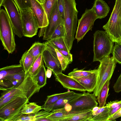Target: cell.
<instances>
[{"label": "cell", "instance_id": "3", "mask_svg": "<svg viewBox=\"0 0 121 121\" xmlns=\"http://www.w3.org/2000/svg\"><path fill=\"white\" fill-rule=\"evenodd\" d=\"M114 42L105 32L97 30L94 34L93 62L99 61L112 53Z\"/></svg>", "mask_w": 121, "mask_h": 121}, {"label": "cell", "instance_id": "18", "mask_svg": "<svg viewBox=\"0 0 121 121\" xmlns=\"http://www.w3.org/2000/svg\"><path fill=\"white\" fill-rule=\"evenodd\" d=\"M46 49L48 50L56 59L59 60L61 64L63 71H65L68 65L72 61L63 55L58 49L50 43L47 41L45 43Z\"/></svg>", "mask_w": 121, "mask_h": 121}, {"label": "cell", "instance_id": "4", "mask_svg": "<svg viewBox=\"0 0 121 121\" xmlns=\"http://www.w3.org/2000/svg\"><path fill=\"white\" fill-rule=\"evenodd\" d=\"M29 99L23 96H18L0 108V121H16L23 114L21 111Z\"/></svg>", "mask_w": 121, "mask_h": 121}, {"label": "cell", "instance_id": "44", "mask_svg": "<svg viewBox=\"0 0 121 121\" xmlns=\"http://www.w3.org/2000/svg\"><path fill=\"white\" fill-rule=\"evenodd\" d=\"M99 107L97 106L94 107L92 110V113H93L96 112L99 109Z\"/></svg>", "mask_w": 121, "mask_h": 121}, {"label": "cell", "instance_id": "19", "mask_svg": "<svg viewBox=\"0 0 121 121\" xmlns=\"http://www.w3.org/2000/svg\"><path fill=\"white\" fill-rule=\"evenodd\" d=\"M82 94L75 93L73 94L63 97L59 99L53 104L43 108V109L50 112L56 109L64 107L66 104L72 101Z\"/></svg>", "mask_w": 121, "mask_h": 121}, {"label": "cell", "instance_id": "15", "mask_svg": "<svg viewBox=\"0 0 121 121\" xmlns=\"http://www.w3.org/2000/svg\"><path fill=\"white\" fill-rule=\"evenodd\" d=\"M31 9L37 19L39 28L46 27L48 23V17L43 6L37 0H30Z\"/></svg>", "mask_w": 121, "mask_h": 121}, {"label": "cell", "instance_id": "28", "mask_svg": "<svg viewBox=\"0 0 121 121\" xmlns=\"http://www.w3.org/2000/svg\"><path fill=\"white\" fill-rule=\"evenodd\" d=\"M43 52L35 60L28 73L32 77L36 75L44 64Z\"/></svg>", "mask_w": 121, "mask_h": 121}, {"label": "cell", "instance_id": "5", "mask_svg": "<svg viewBox=\"0 0 121 121\" xmlns=\"http://www.w3.org/2000/svg\"><path fill=\"white\" fill-rule=\"evenodd\" d=\"M103 28L114 43H121V0H116L109 20Z\"/></svg>", "mask_w": 121, "mask_h": 121}, {"label": "cell", "instance_id": "46", "mask_svg": "<svg viewBox=\"0 0 121 121\" xmlns=\"http://www.w3.org/2000/svg\"><path fill=\"white\" fill-rule=\"evenodd\" d=\"M42 4H43L44 0H37Z\"/></svg>", "mask_w": 121, "mask_h": 121}, {"label": "cell", "instance_id": "12", "mask_svg": "<svg viewBox=\"0 0 121 121\" xmlns=\"http://www.w3.org/2000/svg\"><path fill=\"white\" fill-rule=\"evenodd\" d=\"M64 19L59 13L57 1L54 4L48 19V23L46 27L41 28L39 36H43V40L50 39L55 30Z\"/></svg>", "mask_w": 121, "mask_h": 121}, {"label": "cell", "instance_id": "42", "mask_svg": "<svg viewBox=\"0 0 121 121\" xmlns=\"http://www.w3.org/2000/svg\"><path fill=\"white\" fill-rule=\"evenodd\" d=\"M121 107V104L111 109L109 111V117L112 116L116 113Z\"/></svg>", "mask_w": 121, "mask_h": 121}, {"label": "cell", "instance_id": "34", "mask_svg": "<svg viewBox=\"0 0 121 121\" xmlns=\"http://www.w3.org/2000/svg\"><path fill=\"white\" fill-rule=\"evenodd\" d=\"M112 53L117 63L121 64V43H115Z\"/></svg>", "mask_w": 121, "mask_h": 121}, {"label": "cell", "instance_id": "24", "mask_svg": "<svg viewBox=\"0 0 121 121\" xmlns=\"http://www.w3.org/2000/svg\"><path fill=\"white\" fill-rule=\"evenodd\" d=\"M36 59H35L27 51H26L23 54L19 63L23 68L24 70L26 75Z\"/></svg>", "mask_w": 121, "mask_h": 121}, {"label": "cell", "instance_id": "33", "mask_svg": "<svg viewBox=\"0 0 121 121\" xmlns=\"http://www.w3.org/2000/svg\"><path fill=\"white\" fill-rule=\"evenodd\" d=\"M65 33L63 19L55 30L50 39L60 37H64L65 39Z\"/></svg>", "mask_w": 121, "mask_h": 121}, {"label": "cell", "instance_id": "36", "mask_svg": "<svg viewBox=\"0 0 121 121\" xmlns=\"http://www.w3.org/2000/svg\"><path fill=\"white\" fill-rule=\"evenodd\" d=\"M57 0H44L42 4L48 19L54 4Z\"/></svg>", "mask_w": 121, "mask_h": 121}, {"label": "cell", "instance_id": "10", "mask_svg": "<svg viewBox=\"0 0 121 121\" xmlns=\"http://www.w3.org/2000/svg\"><path fill=\"white\" fill-rule=\"evenodd\" d=\"M19 12L23 36L31 38L36 35L39 28L36 18L31 9L21 10Z\"/></svg>", "mask_w": 121, "mask_h": 121}, {"label": "cell", "instance_id": "38", "mask_svg": "<svg viewBox=\"0 0 121 121\" xmlns=\"http://www.w3.org/2000/svg\"><path fill=\"white\" fill-rule=\"evenodd\" d=\"M115 91L117 93L121 91V73L113 86Z\"/></svg>", "mask_w": 121, "mask_h": 121}, {"label": "cell", "instance_id": "43", "mask_svg": "<svg viewBox=\"0 0 121 121\" xmlns=\"http://www.w3.org/2000/svg\"><path fill=\"white\" fill-rule=\"evenodd\" d=\"M52 70L49 68H47L46 71L47 77L48 78H50L52 75Z\"/></svg>", "mask_w": 121, "mask_h": 121}, {"label": "cell", "instance_id": "6", "mask_svg": "<svg viewBox=\"0 0 121 121\" xmlns=\"http://www.w3.org/2000/svg\"><path fill=\"white\" fill-rule=\"evenodd\" d=\"M40 88L37 85L33 77L28 73L23 81L16 87L4 91L0 98V101L10 95L24 96L29 99L35 93L38 92Z\"/></svg>", "mask_w": 121, "mask_h": 121}, {"label": "cell", "instance_id": "40", "mask_svg": "<svg viewBox=\"0 0 121 121\" xmlns=\"http://www.w3.org/2000/svg\"><path fill=\"white\" fill-rule=\"evenodd\" d=\"M121 104V100H117L111 101L106 105V106L110 109L116 107Z\"/></svg>", "mask_w": 121, "mask_h": 121}, {"label": "cell", "instance_id": "35", "mask_svg": "<svg viewBox=\"0 0 121 121\" xmlns=\"http://www.w3.org/2000/svg\"><path fill=\"white\" fill-rule=\"evenodd\" d=\"M109 108L95 116H93L90 121H108L109 117Z\"/></svg>", "mask_w": 121, "mask_h": 121}, {"label": "cell", "instance_id": "47", "mask_svg": "<svg viewBox=\"0 0 121 121\" xmlns=\"http://www.w3.org/2000/svg\"><path fill=\"white\" fill-rule=\"evenodd\" d=\"M120 121H121V120H120Z\"/></svg>", "mask_w": 121, "mask_h": 121}, {"label": "cell", "instance_id": "17", "mask_svg": "<svg viewBox=\"0 0 121 121\" xmlns=\"http://www.w3.org/2000/svg\"><path fill=\"white\" fill-rule=\"evenodd\" d=\"M44 62L45 66L52 71L53 75L62 72L61 66L58 60L56 59L47 49H46L43 53Z\"/></svg>", "mask_w": 121, "mask_h": 121}, {"label": "cell", "instance_id": "39", "mask_svg": "<svg viewBox=\"0 0 121 121\" xmlns=\"http://www.w3.org/2000/svg\"><path fill=\"white\" fill-rule=\"evenodd\" d=\"M59 10L60 14L64 19V0H57Z\"/></svg>", "mask_w": 121, "mask_h": 121}, {"label": "cell", "instance_id": "29", "mask_svg": "<svg viewBox=\"0 0 121 121\" xmlns=\"http://www.w3.org/2000/svg\"><path fill=\"white\" fill-rule=\"evenodd\" d=\"M46 71L43 64L37 74L33 77L36 83L40 88L45 86L47 83Z\"/></svg>", "mask_w": 121, "mask_h": 121}, {"label": "cell", "instance_id": "30", "mask_svg": "<svg viewBox=\"0 0 121 121\" xmlns=\"http://www.w3.org/2000/svg\"><path fill=\"white\" fill-rule=\"evenodd\" d=\"M42 109L41 106L34 102L30 103L25 105L21 113L26 114H35Z\"/></svg>", "mask_w": 121, "mask_h": 121}, {"label": "cell", "instance_id": "21", "mask_svg": "<svg viewBox=\"0 0 121 121\" xmlns=\"http://www.w3.org/2000/svg\"><path fill=\"white\" fill-rule=\"evenodd\" d=\"M92 117V110H88L72 114L60 121H90Z\"/></svg>", "mask_w": 121, "mask_h": 121}, {"label": "cell", "instance_id": "9", "mask_svg": "<svg viewBox=\"0 0 121 121\" xmlns=\"http://www.w3.org/2000/svg\"><path fill=\"white\" fill-rule=\"evenodd\" d=\"M98 18L93 8L86 9L81 18L78 20L75 39L78 42L83 39L87 33L92 30L94 22Z\"/></svg>", "mask_w": 121, "mask_h": 121}, {"label": "cell", "instance_id": "20", "mask_svg": "<svg viewBox=\"0 0 121 121\" xmlns=\"http://www.w3.org/2000/svg\"><path fill=\"white\" fill-rule=\"evenodd\" d=\"M92 7L98 18L105 17L109 13L110 8L104 0H95Z\"/></svg>", "mask_w": 121, "mask_h": 121}, {"label": "cell", "instance_id": "41", "mask_svg": "<svg viewBox=\"0 0 121 121\" xmlns=\"http://www.w3.org/2000/svg\"><path fill=\"white\" fill-rule=\"evenodd\" d=\"M121 117V107L116 113L109 118L108 120V121H115L117 118Z\"/></svg>", "mask_w": 121, "mask_h": 121}, {"label": "cell", "instance_id": "22", "mask_svg": "<svg viewBox=\"0 0 121 121\" xmlns=\"http://www.w3.org/2000/svg\"><path fill=\"white\" fill-rule=\"evenodd\" d=\"M74 113L73 111H68L64 107L52 111L46 118L50 120L51 121H60L61 119L68 116H70Z\"/></svg>", "mask_w": 121, "mask_h": 121}, {"label": "cell", "instance_id": "8", "mask_svg": "<svg viewBox=\"0 0 121 121\" xmlns=\"http://www.w3.org/2000/svg\"><path fill=\"white\" fill-rule=\"evenodd\" d=\"M1 6L4 7L9 16L14 34L22 38L23 35L21 18L13 0H4Z\"/></svg>", "mask_w": 121, "mask_h": 121}, {"label": "cell", "instance_id": "37", "mask_svg": "<svg viewBox=\"0 0 121 121\" xmlns=\"http://www.w3.org/2000/svg\"><path fill=\"white\" fill-rule=\"evenodd\" d=\"M19 11L22 10L31 9L30 0H13Z\"/></svg>", "mask_w": 121, "mask_h": 121}, {"label": "cell", "instance_id": "27", "mask_svg": "<svg viewBox=\"0 0 121 121\" xmlns=\"http://www.w3.org/2000/svg\"><path fill=\"white\" fill-rule=\"evenodd\" d=\"M46 45L45 43L36 42L34 43L27 51L35 59L46 49Z\"/></svg>", "mask_w": 121, "mask_h": 121}, {"label": "cell", "instance_id": "45", "mask_svg": "<svg viewBox=\"0 0 121 121\" xmlns=\"http://www.w3.org/2000/svg\"><path fill=\"white\" fill-rule=\"evenodd\" d=\"M4 0H0V7L2 5Z\"/></svg>", "mask_w": 121, "mask_h": 121}, {"label": "cell", "instance_id": "1", "mask_svg": "<svg viewBox=\"0 0 121 121\" xmlns=\"http://www.w3.org/2000/svg\"><path fill=\"white\" fill-rule=\"evenodd\" d=\"M64 21L65 43L70 51L72 48L78 21V11L75 0H64Z\"/></svg>", "mask_w": 121, "mask_h": 121}, {"label": "cell", "instance_id": "16", "mask_svg": "<svg viewBox=\"0 0 121 121\" xmlns=\"http://www.w3.org/2000/svg\"><path fill=\"white\" fill-rule=\"evenodd\" d=\"M98 70L88 76L80 78L72 77L78 82L89 92H93L96 87L98 81Z\"/></svg>", "mask_w": 121, "mask_h": 121}, {"label": "cell", "instance_id": "11", "mask_svg": "<svg viewBox=\"0 0 121 121\" xmlns=\"http://www.w3.org/2000/svg\"><path fill=\"white\" fill-rule=\"evenodd\" d=\"M96 97L93 94L84 92L68 104L70 105V111H82L92 110L98 103Z\"/></svg>", "mask_w": 121, "mask_h": 121}, {"label": "cell", "instance_id": "26", "mask_svg": "<svg viewBox=\"0 0 121 121\" xmlns=\"http://www.w3.org/2000/svg\"><path fill=\"white\" fill-rule=\"evenodd\" d=\"M111 79H109L103 86L100 92L97 96V99L99 104V107L101 108L105 106L109 90V85Z\"/></svg>", "mask_w": 121, "mask_h": 121}, {"label": "cell", "instance_id": "14", "mask_svg": "<svg viewBox=\"0 0 121 121\" xmlns=\"http://www.w3.org/2000/svg\"><path fill=\"white\" fill-rule=\"evenodd\" d=\"M26 75L24 70L17 73L0 79V89L6 91L14 88L23 81Z\"/></svg>", "mask_w": 121, "mask_h": 121}, {"label": "cell", "instance_id": "31", "mask_svg": "<svg viewBox=\"0 0 121 121\" xmlns=\"http://www.w3.org/2000/svg\"><path fill=\"white\" fill-rule=\"evenodd\" d=\"M64 37L50 39L48 40L57 48L70 52V50L66 45Z\"/></svg>", "mask_w": 121, "mask_h": 121}, {"label": "cell", "instance_id": "13", "mask_svg": "<svg viewBox=\"0 0 121 121\" xmlns=\"http://www.w3.org/2000/svg\"><path fill=\"white\" fill-rule=\"evenodd\" d=\"M55 80L59 82L65 88L82 92L86 91L85 87L71 77L60 72L54 75Z\"/></svg>", "mask_w": 121, "mask_h": 121}, {"label": "cell", "instance_id": "23", "mask_svg": "<svg viewBox=\"0 0 121 121\" xmlns=\"http://www.w3.org/2000/svg\"><path fill=\"white\" fill-rule=\"evenodd\" d=\"M24 70L22 66L19 64L7 66L0 69V79L19 73Z\"/></svg>", "mask_w": 121, "mask_h": 121}, {"label": "cell", "instance_id": "25", "mask_svg": "<svg viewBox=\"0 0 121 121\" xmlns=\"http://www.w3.org/2000/svg\"><path fill=\"white\" fill-rule=\"evenodd\" d=\"M73 91H68L64 93L55 94L48 96L44 104L41 106L43 108L45 107L53 104L60 98L74 93Z\"/></svg>", "mask_w": 121, "mask_h": 121}, {"label": "cell", "instance_id": "2", "mask_svg": "<svg viewBox=\"0 0 121 121\" xmlns=\"http://www.w3.org/2000/svg\"><path fill=\"white\" fill-rule=\"evenodd\" d=\"M14 33L5 10H0V39L4 49L12 54L16 48Z\"/></svg>", "mask_w": 121, "mask_h": 121}, {"label": "cell", "instance_id": "32", "mask_svg": "<svg viewBox=\"0 0 121 121\" xmlns=\"http://www.w3.org/2000/svg\"><path fill=\"white\" fill-rule=\"evenodd\" d=\"M97 69L84 70H78L77 68L74 69L73 71L69 73L68 76L72 77L80 78L89 76L96 71Z\"/></svg>", "mask_w": 121, "mask_h": 121}, {"label": "cell", "instance_id": "7", "mask_svg": "<svg viewBox=\"0 0 121 121\" xmlns=\"http://www.w3.org/2000/svg\"><path fill=\"white\" fill-rule=\"evenodd\" d=\"M99 61L100 64L98 68V82L93 94L97 97L104 85L109 79H111L115 68L117 63L112 56H108L103 57Z\"/></svg>", "mask_w": 121, "mask_h": 121}]
</instances>
